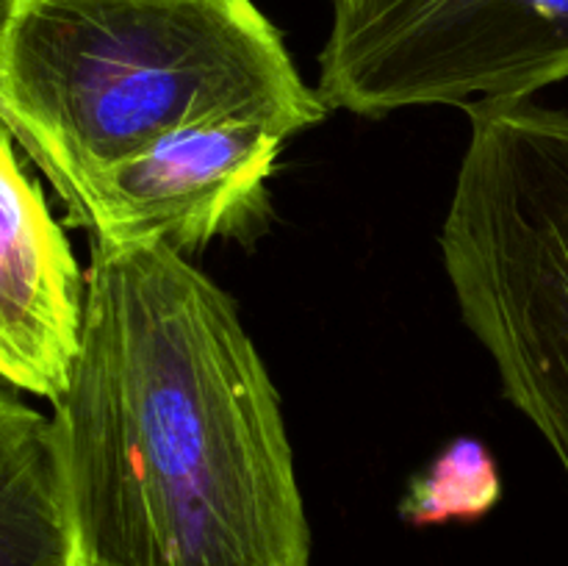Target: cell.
<instances>
[{
    "instance_id": "6da1fadb",
    "label": "cell",
    "mask_w": 568,
    "mask_h": 566,
    "mask_svg": "<svg viewBox=\"0 0 568 566\" xmlns=\"http://www.w3.org/2000/svg\"><path fill=\"white\" fill-rule=\"evenodd\" d=\"M70 566H311L281 397L236 303L161 242H92L53 400Z\"/></svg>"
},
{
    "instance_id": "7a4b0ae2",
    "label": "cell",
    "mask_w": 568,
    "mask_h": 566,
    "mask_svg": "<svg viewBox=\"0 0 568 566\" xmlns=\"http://www.w3.org/2000/svg\"><path fill=\"white\" fill-rule=\"evenodd\" d=\"M327 111L255 0L0 9V120L64 205L170 133L250 122L288 139Z\"/></svg>"
},
{
    "instance_id": "3957f363",
    "label": "cell",
    "mask_w": 568,
    "mask_h": 566,
    "mask_svg": "<svg viewBox=\"0 0 568 566\" xmlns=\"http://www.w3.org/2000/svg\"><path fill=\"white\" fill-rule=\"evenodd\" d=\"M469 142L438 247L460 316L503 392L568 477V111L464 105Z\"/></svg>"
},
{
    "instance_id": "277c9868",
    "label": "cell",
    "mask_w": 568,
    "mask_h": 566,
    "mask_svg": "<svg viewBox=\"0 0 568 566\" xmlns=\"http://www.w3.org/2000/svg\"><path fill=\"white\" fill-rule=\"evenodd\" d=\"M568 78V0H333L320 94L349 114L532 100Z\"/></svg>"
},
{
    "instance_id": "5b68a950",
    "label": "cell",
    "mask_w": 568,
    "mask_h": 566,
    "mask_svg": "<svg viewBox=\"0 0 568 566\" xmlns=\"http://www.w3.org/2000/svg\"><path fill=\"white\" fill-rule=\"evenodd\" d=\"M283 137L250 122H209L170 133L120 161L67 205L92 242H161L189 255L244 236L270 214V178Z\"/></svg>"
},
{
    "instance_id": "8992f818",
    "label": "cell",
    "mask_w": 568,
    "mask_h": 566,
    "mask_svg": "<svg viewBox=\"0 0 568 566\" xmlns=\"http://www.w3.org/2000/svg\"><path fill=\"white\" fill-rule=\"evenodd\" d=\"M0 120V381L53 403L81 342L87 275Z\"/></svg>"
},
{
    "instance_id": "52a82bcc",
    "label": "cell",
    "mask_w": 568,
    "mask_h": 566,
    "mask_svg": "<svg viewBox=\"0 0 568 566\" xmlns=\"http://www.w3.org/2000/svg\"><path fill=\"white\" fill-rule=\"evenodd\" d=\"M0 566H70L50 416L0 381Z\"/></svg>"
},
{
    "instance_id": "ba28073f",
    "label": "cell",
    "mask_w": 568,
    "mask_h": 566,
    "mask_svg": "<svg viewBox=\"0 0 568 566\" xmlns=\"http://www.w3.org/2000/svg\"><path fill=\"white\" fill-rule=\"evenodd\" d=\"M499 492V472L486 444L469 436L455 438L425 475L410 481L399 514L416 527L480 519L494 508Z\"/></svg>"
},
{
    "instance_id": "9c48e42d",
    "label": "cell",
    "mask_w": 568,
    "mask_h": 566,
    "mask_svg": "<svg viewBox=\"0 0 568 566\" xmlns=\"http://www.w3.org/2000/svg\"><path fill=\"white\" fill-rule=\"evenodd\" d=\"M0 9H3V0H0Z\"/></svg>"
}]
</instances>
